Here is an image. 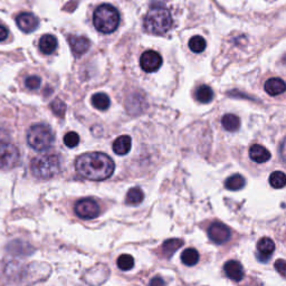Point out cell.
Returning a JSON list of instances; mask_svg holds the SVG:
<instances>
[{
  "label": "cell",
  "instance_id": "6da1fadb",
  "mask_svg": "<svg viewBox=\"0 0 286 286\" xmlns=\"http://www.w3.org/2000/svg\"><path fill=\"white\" fill-rule=\"evenodd\" d=\"M116 166L112 159L102 152H88L75 161V170L81 177L92 181H102L110 178Z\"/></svg>",
  "mask_w": 286,
  "mask_h": 286
},
{
  "label": "cell",
  "instance_id": "7a4b0ae2",
  "mask_svg": "<svg viewBox=\"0 0 286 286\" xmlns=\"http://www.w3.org/2000/svg\"><path fill=\"white\" fill-rule=\"evenodd\" d=\"M144 28L150 34H166L173 25L170 11L162 6L151 7L144 18Z\"/></svg>",
  "mask_w": 286,
  "mask_h": 286
},
{
  "label": "cell",
  "instance_id": "3957f363",
  "mask_svg": "<svg viewBox=\"0 0 286 286\" xmlns=\"http://www.w3.org/2000/svg\"><path fill=\"white\" fill-rule=\"evenodd\" d=\"M94 27L102 34H111L117 30L120 24V14L110 4H103L95 9L93 14Z\"/></svg>",
  "mask_w": 286,
  "mask_h": 286
},
{
  "label": "cell",
  "instance_id": "277c9868",
  "mask_svg": "<svg viewBox=\"0 0 286 286\" xmlns=\"http://www.w3.org/2000/svg\"><path fill=\"white\" fill-rule=\"evenodd\" d=\"M30 170L36 178L49 179L61 171V159L57 155L38 156L31 160Z\"/></svg>",
  "mask_w": 286,
  "mask_h": 286
},
{
  "label": "cell",
  "instance_id": "5b68a950",
  "mask_svg": "<svg viewBox=\"0 0 286 286\" xmlns=\"http://www.w3.org/2000/svg\"><path fill=\"white\" fill-rule=\"evenodd\" d=\"M55 141L54 133L48 125L36 124L28 130L27 142L31 148L38 152L48 151Z\"/></svg>",
  "mask_w": 286,
  "mask_h": 286
},
{
  "label": "cell",
  "instance_id": "8992f818",
  "mask_svg": "<svg viewBox=\"0 0 286 286\" xmlns=\"http://www.w3.org/2000/svg\"><path fill=\"white\" fill-rule=\"evenodd\" d=\"M21 154L15 144L11 142L6 143L0 147V169L10 170L15 168L18 162Z\"/></svg>",
  "mask_w": 286,
  "mask_h": 286
},
{
  "label": "cell",
  "instance_id": "52a82bcc",
  "mask_svg": "<svg viewBox=\"0 0 286 286\" xmlns=\"http://www.w3.org/2000/svg\"><path fill=\"white\" fill-rule=\"evenodd\" d=\"M75 213L83 219H93L100 215V206L94 199L85 198L76 202Z\"/></svg>",
  "mask_w": 286,
  "mask_h": 286
},
{
  "label": "cell",
  "instance_id": "ba28073f",
  "mask_svg": "<svg viewBox=\"0 0 286 286\" xmlns=\"http://www.w3.org/2000/svg\"><path fill=\"white\" fill-rule=\"evenodd\" d=\"M162 65V57L155 50H147L140 57V66L147 73L157 72Z\"/></svg>",
  "mask_w": 286,
  "mask_h": 286
},
{
  "label": "cell",
  "instance_id": "9c48e42d",
  "mask_svg": "<svg viewBox=\"0 0 286 286\" xmlns=\"http://www.w3.org/2000/svg\"><path fill=\"white\" fill-rule=\"evenodd\" d=\"M208 236L216 244H225L231 238V231L222 222H214L209 227Z\"/></svg>",
  "mask_w": 286,
  "mask_h": 286
},
{
  "label": "cell",
  "instance_id": "30bf717a",
  "mask_svg": "<svg viewBox=\"0 0 286 286\" xmlns=\"http://www.w3.org/2000/svg\"><path fill=\"white\" fill-rule=\"evenodd\" d=\"M16 22L19 29L27 34L33 33L34 30L37 29L38 25H40L38 18L31 12H22V14L18 15Z\"/></svg>",
  "mask_w": 286,
  "mask_h": 286
},
{
  "label": "cell",
  "instance_id": "8fae6325",
  "mask_svg": "<svg viewBox=\"0 0 286 286\" xmlns=\"http://www.w3.org/2000/svg\"><path fill=\"white\" fill-rule=\"evenodd\" d=\"M275 251V244L271 238L263 237L257 243V254L256 257L262 263L269 262L272 254Z\"/></svg>",
  "mask_w": 286,
  "mask_h": 286
},
{
  "label": "cell",
  "instance_id": "7c38bea8",
  "mask_svg": "<svg viewBox=\"0 0 286 286\" xmlns=\"http://www.w3.org/2000/svg\"><path fill=\"white\" fill-rule=\"evenodd\" d=\"M68 43L73 54L76 57H80L84 55L91 46V42L87 40L86 37L83 36H69L68 37Z\"/></svg>",
  "mask_w": 286,
  "mask_h": 286
},
{
  "label": "cell",
  "instance_id": "4fadbf2b",
  "mask_svg": "<svg viewBox=\"0 0 286 286\" xmlns=\"http://www.w3.org/2000/svg\"><path fill=\"white\" fill-rule=\"evenodd\" d=\"M224 271L228 278L233 279L235 282H239L244 278V269L237 260H228L224 266Z\"/></svg>",
  "mask_w": 286,
  "mask_h": 286
},
{
  "label": "cell",
  "instance_id": "5bb4252c",
  "mask_svg": "<svg viewBox=\"0 0 286 286\" xmlns=\"http://www.w3.org/2000/svg\"><path fill=\"white\" fill-rule=\"evenodd\" d=\"M250 157L254 162L265 163L271 159V152L260 144H253L250 149Z\"/></svg>",
  "mask_w": 286,
  "mask_h": 286
},
{
  "label": "cell",
  "instance_id": "9a60e30c",
  "mask_svg": "<svg viewBox=\"0 0 286 286\" xmlns=\"http://www.w3.org/2000/svg\"><path fill=\"white\" fill-rule=\"evenodd\" d=\"M265 91L271 97H277V95H281L286 91V83L282 79L278 78L270 79L265 83Z\"/></svg>",
  "mask_w": 286,
  "mask_h": 286
},
{
  "label": "cell",
  "instance_id": "2e32d148",
  "mask_svg": "<svg viewBox=\"0 0 286 286\" xmlns=\"http://www.w3.org/2000/svg\"><path fill=\"white\" fill-rule=\"evenodd\" d=\"M132 140L129 136H121L113 142V151L118 156L128 155L131 150Z\"/></svg>",
  "mask_w": 286,
  "mask_h": 286
},
{
  "label": "cell",
  "instance_id": "e0dca14e",
  "mask_svg": "<svg viewBox=\"0 0 286 286\" xmlns=\"http://www.w3.org/2000/svg\"><path fill=\"white\" fill-rule=\"evenodd\" d=\"M57 48V40L53 35H44L40 40V50L45 55H50Z\"/></svg>",
  "mask_w": 286,
  "mask_h": 286
},
{
  "label": "cell",
  "instance_id": "ac0fdd59",
  "mask_svg": "<svg viewBox=\"0 0 286 286\" xmlns=\"http://www.w3.org/2000/svg\"><path fill=\"white\" fill-rule=\"evenodd\" d=\"M182 245H183V240L179 239V238H171V239L166 240L162 245L163 255L170 258L178 250L180 249Z\"/></svg>",
  "mask_w": 286,
  "mask_h": 286
},
{
  "label": "cell",
  "instance_id": "d6986e66",
  "mask_svg": "<svg viewBox=\"0 0 286 286\" xmlns=\"http://www.w3.org/2000/svg\"><path fill=\"white\" fill-rule=\"evenodd\" d=\"M92 104L95 109L100 111H105L110 107L111 101L105 93H97L92 97Z\"/></svg>",
  "mask_w": 286,
  "mask_h": 286
},
{
  "label": "cell",
  "instance_id": "ffe728a7",
  "mask_svg": "<svg viewBox=\"0 0 286 286\" xmlns=\"http://www.w3.org/2000/svg\"><path fill=\"white\" fill-rule=\"evenodd\" d=\"M221 124L224 126L225 130L230 132H235L239 129L240 120L237 116H235V114H226L221 120Z\"/></svg>",
  "mask_w": 286,
  "mask_h": 286
},
{
  "label": "cell",
  "instance_id": "44dd1931",
  "mask_svg": "<svg viewBox=\"0 0 286 286\" xmlns=\"http://www.w3.org/2000/svg\"><path fill=\"white\" fill-rule=\"evenodd\" d=\"M143 199H144V194L142 190L139 187H135V188H131L128 192V194H126L125 201L128 205L137 206L139 203H141Z\"/></svg>",
  "mask_w": 286,
  "mask_h": 286
},
{
  "label": "cell",
  "instance_id": "7402d4cb",
  "mask_svg": "<svg viewBox=\"0 0 286 286\" xmlns=\"http://www.w3.org/2000/svg\"><path fill=\"white\" fill-rule=\"evenodd\" d=\"M245 179L243 176L240 175H234L232 177L228 178L225 182V187L231 190V192H238V190L243 189L245 187Z\"/></svg>",
  "mask_w": 286,
  "mask_h": 286
},
{
  "label": "cell",
  "instance_id": "603a6c76",
  "mask_svg": "<svg viewBox=\"0 0 286 286\" xmlns=\"http://www.w3.org/2000/svg\"><path fill=\"white\" fill-rule=\"evenodd\" d=\"M214 98V92L208 85H201L198 87V90L196 91V99L198 100L200 103H209L212 102Z\"/></svg>",
  "mask_w": 286,
  "mask_h": 286
},
{
  "label": "cell",
  "instance_id": "cb8c5ba5",
  "mask_svg": "<svg viewBox=\"0 0 286 286\" xmlns=\"http://www.w3.org/2000/svg\"><path fill=\"white\" fill-rule=\"evenodd\" d=\"M181 260L186 266H194L199 262V253L195 249H187L182 253Z\"/></svg>",
  "mask_w": 286,
  "mask_h": 286
},
{
  "label": "cell",
  "instance_id": "d4e9b609",
  "mask_svg": "<svg viewBox=\"0 0 286 286\" xmlns=\"http://www.w3.org/2000/svg\"><path fill=\"white\" fill-rule=\"evenodd\" d=\"M270 185L275 189H282L286 186V175L282 171H274L270 176Z\"/></svg>",
  "mask_w": 286,
  "mask_h": 286
},
{
  "label": "cell",
  "instance_id": "484cf974",
  "mask_svg": "<svg viewBox=\"0 0 286 286\" xmlns=\"http://www.w3.org/2000/svg\"><path fill=\"white\" fill-rule=\"evenodd\" d=\"M189 47L194 53H201L206 48V41L201 36H194L189 41Z\"/></svg>",
  "mask_w": 286,
  "mask_h": 286
},
{
  "label": "cell",
  "instance_id": "4316f807",
  "mask_svg": "<svg viewBox=\"0 0 286 286\" xmlns=\"http://www.w3.org/2000/svg\"><path fill=\"white\" fill-rule=\"evenodd\" d=\"M118 266L120 270H122L124 272L130 271L133 269L135 266V259L131 255H128V254H123L118 258Z\"/></svg>",
  "mask_w": 286,
  "mask_h": 286
},
{
  "label": "cell",
  "instance_id": "83f0119b",
  "mask_svg": "<svg viewBox=\"0 0 286 286\" xmlns=\"http://www.w3.org/2000/svg\"><path fill=\"white\" fill-rule=\"evenodd\" d=\"M50 109H52V111L56 114L57 117L63 118L66 111V105L62 100L56 99L52 102V103H50Z\"/></svg>",
  "mask_w": 286,
  "mask_h": 286
},
{
  "label": "cell",
  "instance_id": "f1b7e54d",
  "mask_svg": "<svg viewBox=\"0 0 286 286\" xmlns=\"http://www.w3.org/2000/svg\"><path fill=\"white\" fill-rule=\"evenodd\" d=\"M64 143L68 148H75L80 143V137L76 132H68L64 137Z\"/></svg>",
  "mask_w": 286,
  "mask_h": 286
},
{
  "label": "cell",
  "instance_id": "f546056e",
  "mask_svg": "<svg viewBox=\"0 0 286 286\" xmlns=\"http://www.w3.org/2000/svg\"><path fill=\"white\" fill-rule=\"evenodd\" d=\"M41 83H42L41 78L36 75L29 76V78L26 79V82H25V84H26L27 88H29V90H37V88L41 86Z\"/></svg>",
  "mask_w": 286,
  "mask_h": 286
},
{
  "label": "cell",
  "instance_id": "4dcf8cb0",
  "mask_svg": "<svg viewBox=\"0 0 286 286\" xmlns=\"http://www.w3.org/2000/svg\"><path fill=\"white\" fill-rule=\"evenodd\" d=\"M275 269L279 273V275L286 278V260L277 259L275 262Z\"/></svg>",
  "mask_w": 286,
  "mask_h": 286
},
{
  "label": "cell",
  "instance_id": "1f68e13d",
  "mask_svg": "<svg viewBox=\"0 0 286 286\" xmlns=\"http://www.w3.org/2000/svg\"><path fill=\"white\" fill-rule=\"evenodd\" d=\"M10 142L9 141V133L6 130L3 125H0V147L2 145Z\"/></svg>",
  "mask_w": 286,
  "mask_h": 286
},
{
  "label": "cell",
  "instance_id": "d6a6232c",
  "mask_svg": "<svg viewBox=\"0 0 286 286\" xmlns=\"http://www.w3.org/2000/svg\"><path fill=\"white\" fill-rule=\"evenodd\" d=\"M149 286H166V283H164V281L161 277L157 276L151 279Z\"/></svg>",
  "mask_w": 286,
  "mask_h": 286
},
{
  "label": "cell",
  "instance_id": "836d02e7",
  "mask_svg": "<svg viewBox=\"0 0 286 286\" xmlns=\"http://www.w3.org/2000/svg\"><path fill=\"white\" fill-rule=\"evenodd\" d=\"M8 37V29L4 27L3 25H0V42H4L5 40H7Z\"/></svg>",
  "mask_w": 286,
  "mask_h": 286
},
{
  "label": "cell",
  "instance_id": "e575fe53",
  "mask_svg": "<svg viewBox=\"0 0 286 286\" xmlns=\"http://www.w3.org/2000/svg\"><path fill=\"white\" fill-rule=\"evenodd\" d=\"M281 156H282L283 161L286 163V138L284 139V141L282 142V145H281Z\"/></svg>",
  "mask_w": 286,
  "mask_h": 286
}]
</instances>
